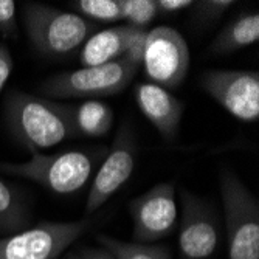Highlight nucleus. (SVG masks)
I'll return each instance as SVG.
<instances>
[{"mask_svg": "<svg viewBox=\"0 0 259 259\" xmlns=\"http://www.w3.org/2000/svg\"><path fill=\"white\" fill-rule=\"evenodd\" d=\"M137 154V140L132 127L129 123H123L116 131L110 151L90 185L85 205L87 216L100 209L129 180L135 169Z\"/></svg>", "mask_w": 259, "mask_h": 259, "instance_id": "10", "label": "nucleus"}, {"mask_svg": "<svg viewBox=\"0 0 259 259\" xmlns=\"http://www.w3.org/2000/svg\"><path fill=\"white\" fill-rule=\"evenodd\" d=\"M208 97L244 123L259 120V73L256 70H208L199 81Z\"/></svg>", "mask_w": 259, "mask_h": 259, "instance_id": "8", "label": "nucleus"}, {"mask_svg": "<svg viewBox=\"0 0 259 259\" xmlns=\"http://www.w3.org/2000/svg\"><path fill=\"white\" fill-rule=\"evenodd\" d=\"M155 4H157L158 13L172 14V13H177V11H182V10L193 7L194 2H191V0H158V2H155Z\"/></svg>", "mask_w": 259, "mask_h": 259, "instance_id": "24", "label": "nucleus"}, {"mask_svg": "<svg viewBox=\"0 0 259 259\" xmlns=\"http://www.w3.org/2000/svg\"><path fill=\"white\" fill-rule=\"evenodd\" d=\"M190 49L183 36L171 27L149 30L141 67L149 82L166 90L177 89L190 70Z\"/></svg>", "mask_w": 259, "mask_h": 259, "instance_id": "7", "label": "nucleus"}, {"mask_svg": "<svg viewBox=\"0 0 259 259\" xmlns=\"http://www.w3.org/2000/svg\"><path fill=\"white\" fill-rule=\"evenodd\" d=\"M62 107L76 137H103L113 126V110L101 100L62 103Z\"/></svg>", "mask_w": 259, "mask_h": 259, "instance_id": "13", "label": "nucleus"}, {"mask_svg": "<svg viewBox=\"0 0 259 259\" xmlns=\"http://www.w3.org/2000/svg\"><path fill=\"white\" fill-rule=\"evenodd\" d=\"M259 40V14L244 13L233 19L209 45V53L222 56L234 53Z\"/></svg>", "mask_w": 259, "mask_h": 259, "instance_id": "15", "label": "nucleus"}, {"mask_svg": "<svg viewBox=\"0 0 259 259\" xmlns=\"http://www.w3.org/2000/svg\"><path fill=\"white\" fill-rule=\"evenodd\" d=\"M228 259H259V203L254 194L228 171L221 172Z\"/></svg>", "mask_w": 259, "mask_h": 259, "instance_id": "4", "label": "nucleus"}, {"mask_svg": "<svg viewBox=\"0 0 259 259\" xmlns=\"http://www.w3.org/2000/svg\"><path fill=\"white\" fill-rule=\"evenodd\" d=\"M137 65L126 59H118L98 67H82L47 78L39 85V92L52 98H98L121 93L135 78Z\"/></svg>", "mask_w": 259, "mask_h": 259, "instance_id": "5", "label": "nucleus"}, {"mask_svg": "<svg viewBox=\"0 0 259 259\" xmlns=\"http://www.w3.org/2000/svg\"><path fill=\"white\" fill-rule=\"evenodd\" d=\"M22 22L34 50L44 56H67L97 33L98 25L75 13L39 2L22 4Z\"/></svg>", "mask_w": 259, "mask_h": 259, "instance_id": "2", "label": "nucleus"}, {"mask_svg": "<svg viewBox=\"0 0 259 259\" xmlns=\"http://www.w3.org/2000/svg\"><path fill=\"white\" fill-rule=\"evenodd\" d=\"M65 259H81V256H79V253H72V254H68Z\"/></svg>", "mask_w": 259, "mask_h": 259, "instance_id": "26", "label": "nucleus"}, {"mask_svg": "<svg viewBox=\"0 0 259 259\" xmlns=\"http://www.w3.org/2000/svg\"><path fill=\"white\" fill-rule=\"evenodd\" d=\"M134 98L146 116V120L158 131L163 140L172 141L177 137L185 106L171 92L152 82H140L134 89Z\"/></svg>", "mask_w": 259, "mask_h": 259, "instance_id": "12", "label": "nucleus"}, {"mask_svg": "<svg viewBox=\"0 0 259 259\" xmlns=\"http://www.w3.org/2000/svg\"><path fill=\"white\" fill-rule=\"evenodd\" d=\"M127 25H116L93 33L84 44L79 53L82 67H98L123 58Z\"/></svg>", "mask_w": 259, "mask_h": 259, "instance_id": "14", "label": "nucleus"}, {"mask_svg": "<svg viewBox=\"0 0 259 259\" xmlns=\"http://www.w3.org/2000/svg\"><path fill=\"white\" fill-rule=\"evenodd\" d=\"M16 2L0 0V36L4 39H17V20H16Z\"/></svg>", "mask_w": 259, "mask_h": 259, "instance_id": "22", "label": "nucleus"}, {"mask_svg": "<svg viewBox=\"0 0 259 259\" xmlns=\"http://www.w3.org/2000/svg\"><path fill=\"white\" fill-rule=\"evenodd\" d=\"M75 14L89 22L115 23L121 20L120 0H76L72 2Z\"/></svg>", "mask_w": 259, "mask_h": 259, "instance_id": "18", "label": "nucleus"}, {"mask_svg": "<svg viewBox=\"0 0 259 259\" xmlns=\"http://www.w3.org/2000/svg\"><path fill=\"white\" fill-rule=\"evenodd\" d=\"M97 239L113 259H172L171 250L166 245L126 242L106 234H98Z\"/></svg>", "mask_w": 259, "mask_h": 259, "instance_id": "17", "label": "nucleus"}, {"mask_svg": "<svg viewBox=\"0 0 259 259\" xmlns=\"http://www.w3.org/2000/svg\"><path fill=\"white\" fill-rule=\"evenodd\" d=\"M148 28H137L127 25L126 31V39H124V52H123V59L127 62L141 67V61H143V53L146 47V39H148Z\"/></svg>", "mask_w": 259, "mask_h": 259, "instance_id": "20", "label": "nucleus"}, {"mask_svg": "<svg viewBox=\"0 0 259 259\" xmlns=\"http://www.w3.org/2000/svg\"><path fill=\"white\" fill-rule=\"evenodd\" d=\"M31 222L30 206L20 191L0 179V233L14 234L28 228Z\"/></svg>", "mask_w": 259, "mask_h": 259, "instance_id": "16", "label": "nucleus"}, {"mask_svg": "<svg viewBox=\"0 0 259 259\" xmlns=\"http://www.w3.org/2000/svg\"><path fill=\"white\" fill-rule=\"evenodd\" d=\"M180 199V256L182 259H209L219 245V221L216 211L208 202L188 191H182Z\"/></svg>", "mask_w": 259, "mask_h": 259, "instance_id": "11", "label": "nucleus"}, {"mask_svg": "<svg viewBox=\"0 0 259 259\" xmlns=\"http://www.w3.org/2000/svg\"><path fill=\"white\" fill-rule=\"evenodd\" d=\"M0 172L28 179L55 194H73L90 180L93 158L84 151L31 152V158L23 163L0 161Z\"/></svg>", "mask_w": 259, "mask_h": 259, "instance_id": "3", "label": "nucleus"}, {"mask_svg": "<svg viewBox=\"0 0 259 259\" xmlns=\"http://www.w3.org/2000/svg\"><path fill=\"white\" fill-rule=\"evenodd\" d=\"M5 123L11 137L30 152H40L76 137L62 103L22 90L7 93Z\"/></svg>", "mask_w": 259, "mask_h": 259, "instance_id": "1", "label": "nucleus"}, {"mask_svg": "<svg viewBox=\"0 0 259 259\" xmlns=\"http://www.w3.org/2000/svg\"><path fill=\"white\" fill-rule=\"evenodd\" d=\"M89 227L90 219L40 222L0 239V259H58Z\"/></svg>", "mask_w": 259, "mask_h": 259, "instance_id": "6", "label": "nucleus"}, {"mask_svg": "<svg viewBox=\"0 0 259 259\" xmlns=\"http://www.w3.org/2000/svg\"><path fill=\"white\" fill-rule=\"evenodd\" d=\"M233 4L234 2H231V0H208V2L202 0V2H196L193 4L194 19L203 25H209V23L219 20Z\"/></svg>", "mask_w": 259, "mask_h": 259, "instance_id": "21", "label": "nucleus"}, {"mask_svg": "<svg viewBox=\"0 0 259 259\" xmlns=\"http://www.w3.org/2000/svg\"><path fill=\"white\" fill-rule=\"evenodd\" d=\"M79 256L81 259H113L112 254L103 247L101 248H82L79 251Z\"/></svg>", "mask_w": 259, "mask_h": 259, "instance_id": "25", "label": "nucleus"}, {"mask_svg": "<svg viewBox=\"0 0 259 259\" xmlns=\"http://www.w3.org/2000/svg\"><path fill=\"white\" fill-rule=\"evenodd\" d=\"M129 213L134 222V242L155 244L168 238L176 230L179 219L174 183H158L132 199Z\"/></svg>", "mask_w": 259, "mask_h": 259, "instance_id": "9", "label": "nucleus"}, {"mask_svg": "<svg viewBox=\"0 0 259 259\" xmlns=\"http://www.w3.org/2000/svg\"><path fill=\"white\" fill-rule=\"evenodd\" d=\"M13 70H14V61L11 52L7 44L0 42V93L5 89V84L8 82Z\"/></svg>", "mask_w": 259, "mask_h": 259, "instance_id": "23", "label": "nucleus"}, {"mask_svg": "<svg viewBox=\"0 0 259 259\" xmlns=\"http://www.w3.org/2000/svg\"><path fill=\"white\" fill-rule=\"evenodd\" d=\"M120 10L126 25L137 28H148L158 16L155 0H120Z\"/></svg>", "mask_w": 259, "mask_h": 259, "instance_id": "19", "label": "nucleus"}]
</instances>
